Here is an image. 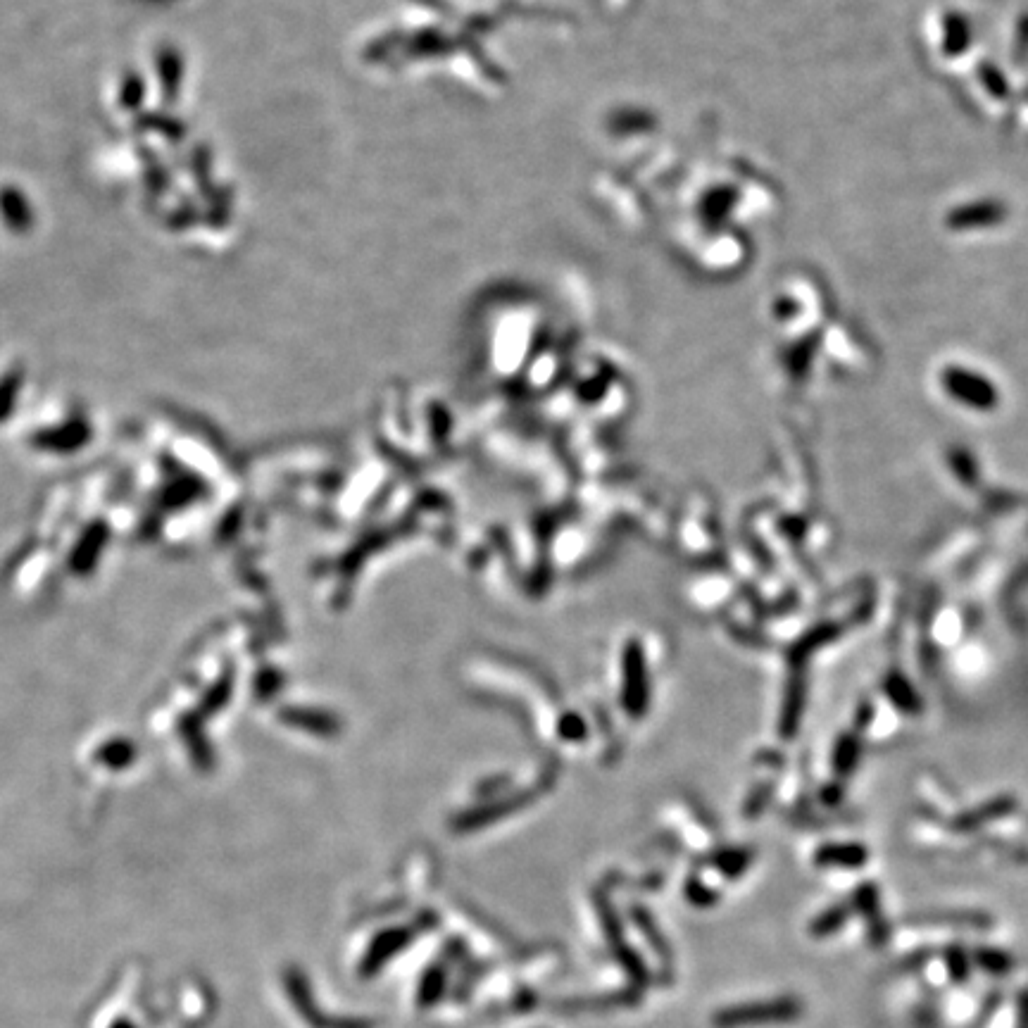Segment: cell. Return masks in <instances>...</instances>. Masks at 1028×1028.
Listing matches in <instances>:
<instances>
[{"mask_svg":"<svg viewBox=\"0 0 1028 1028\" xmlns=\"http://www.w3.org/2000/svg\"><path fill=\"white\" fill-rule=\"evenodd\" d=\"M802 1014V1002L795 998H774V1000H760V1002H748V1005H738L731 1009H724L714 1017V1026L717 1028H741V1026H757V1024H786V1021H795Z\"/></svg>","mask_w":1028,"mask_h":1028,"instance_id":"6da1fadb","label":"cell"},{"mask_svg":"<svg viewBox=\"0 0 1028 1028\" xmlns=\"http://www.w3.org/2000/svg\"><path fill=\"white\" fill-rule=\"evenodd\" d=\"M412 938H415V933H410V931H391V933H384L381 938H376L372 943V948H369V952H367L365 964H362L365 974L367 976L374 974L381 964H386L398 950H403Z\"/></svg>","mask_w":1028,"mask_h":1028,"instance_id":"7a4b0ae2","label":"cell"},{"mask_svg":"<svg viewBox=\"0 0 1028 1028\" xmlns=\"http://www.w3.org/2000/svg\"><path fill=\"white\" fill-rule=\"evenodd\" d=\"M864 862H867V850L855 843L824 845L817 852V864L821 867H862Z\"/></svg>","mask_w":1028,"mask_h":1028,"instance_id":"3957f363","label":"cell"},{"mask_svg":"<svg viewBox=\"0 0 1028 1028\" xmlns=\"http://www.w3.org/2000/svg\"><path fill=\"white\" fill-rule=\"evenodd\" d=\"M850 917V910L845 905H833L829 910H824L817 919L810 924V933L814 938H829L838 929H843L845 921Z\"/></svg>","mask_w":1028,"mask_h":1028,"instance_id":"277c9868","label":"cell"},{"mask_svg":"<svg viewBox=\"0 0 1028 1028\" xmlns=\"http://www.w3.org/2000/svg\"><path fill=\"white\" fill-rule=\"evenodd\" d=\"M974 959L981 969L988 971V974H1007V971L1012 969V957L1002 950L981 948L974 952Z\"/></svg>","mask_w":1028,"mask_h":1028,"instance_id":"5b68a950","label":"cell"},{"mask_svg":"<svg viewBox=\"0 0 1028 1028\" xmlns=\"http://www.w3.org/2000/svg\"><path fill=\"white\" fill-rule=\"evenodd\" d=\"M969 964H971V959H969L967 952H962L959 948L948 952V969H950V976L955 981L967 979V976H969Z\"/></svg>","mask_w":1028,"mask_h":1028,"instance_id":"8992f818","label":"cell"}]
</instances>
